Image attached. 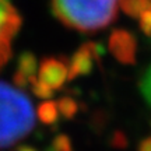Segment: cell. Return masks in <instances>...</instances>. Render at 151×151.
Here are the masks:
<instances>
[{
    "instance_id": "11",
    "label": "cell",
    "mask_w": 151,
    "mask_h": 151,
    "mask_svg": "<svg viewBox=\"0 0 151 151\" xmlns=\"http://www.w3.org/2000/svg\"><path fill=\"white\" fill-rule=\"evenodd\" d=\"M140 27L147 35H151V10L144 11L140 16Z\"/></svg>"
},
{
    "instance_id": "2",
    "label": "cell",
    "mask_w": 151,
    "mask_h": 151,
    "mask_svg": "<svg viewBox=\"0 0 151 151\" xmlns=\"http://www.w3.org/2000/svg\"><path fill=\"white\" fill-rule=\"evenodd\" d=\"M119 0H53L56 17L78 31H97L106 27L118 11Z\"/></svg>"
},
{
    "instance_id": "7",
    "label": "cell",
    "mask_w": 151,
    "mask_h": 151,
    "mask_svg": "<svg viewBox=\"0 0 151 151\" xmlns=\"http://www.w3.org/2000/svg\"><path fill=\"white\" fill-rule=\"evenodd\" d=\"M122 7L130 16H141L148 10V0H123Z\"/></svg>"
},
{
    "instance_id": "3",
    "label": "cell",
    "mask_w": 151,
    "mask_h": 151,
    "mask_svg": "<svg viewBox=\"0 0 151 151\" xmlns=\"http://www.w3.org/2000/svg\"><path fill=\"white\" fill-rule=\"evenodd\" d=\"M21 25V18L10 0H0V67L11 53V45Z\"/></svg>"
},
{
    "instance_id": "1",
    "label": "cell",
    "mask_w": 151,
    "mask_h": 151,
    "mask_svg": "<svg viewBox=\"0 0 151 151\" xmlns=\"http://www.w3.org/2000/svg\"><path fill=\"white\" fill-rule=\"evenodd\" d=\"M35 126V111L29 98L18 88L0 81V148L27 137Z\"/></svg>"
},
{
    "instance_id": "12",
    "label": "cell",
    "mask_w": 151,
    "mask_h": 151,
    "mask_svg": "<svg viewBox=\"0 0 151 151\" xmlns=\"http://www.w3.org/2000/svg\"><path fill=\"white\" fill-rule=\"evenodd\" d=\"M139 151H151V137H147V139L140 141Z\"/></svg>"
},
{
    "instance_id": "4",
    "label": "cell",
    "mask_w": 151,
    "mask_h": 151,
    "mask_svg": "<svg viewBox=\"0 0 151 151\" xmlns=\"http://www.w3.org/2000/svg\"><path fill=\"white\" fill-rule=\"evenodd\" d=\"M113 56L122 63H133L136 59V41L126 31H115L109 38Z\"/></svg>"
},
{
    "instance_id": "5",
    "label": "cell",
    "mask_w": 151,
    "mask_h": 151,
    "mask_svg": "<svg viewBox=\"0 0 151 151\" xmlns=\"http://www.w3.org/2000/svg\"><path fill=\"white\" fill-rule=\"evenodd\" d=\"M66 78H67V69L59 62H49L41 71L42 84H45L50 90L59 88Z\"/></svg>"
},
{
    "instance_id": "13",
    "label": "cell",
    "mask_w": 151,
    "mask_h": 151,
    "mask_svg": "<svg viewBox=\"0 0 151 151\" xmlns=\"http://www.w3.org/2000/svg\"><path fill=\"white\" fill-rule=\"evenodd\" d=\"M115 139L118 140V143H115L116 147H126V140H124V136L122 133H116L115 134Z\"/></svg>"
},
{
    "instance_id": "10",
    "label": "cell",
    "mask_w": 151,
    "mask_h": 151,
    "mask_svg": "<svg viewBox=\"0 0 151 151\" xmlns=\"http://www.w3.org/2000/svg\"><path fill=\"white\" fill-rule=\"evenodd\" d=\"M140 91L143 94L144 99L147 101V104L151 106V66L144 73V76H143V78L140 81Z\"/></svg>"
},
{
    "instance_id": "6",
    "label": "cell",
    "mask_w": 151,
    "mask_h": 151,
    "mask_svg": "<svg viewBox=\"0 0 151 151\" xmlns=\"http://www.w3.org/2000/svg\"><path fill=\"white\" fill-rule=\"evenodd\" d=\"M38 118L39 120L45 124H52L55 123L58 118H59V109L53 102H45L41 104L38 108Z\"/></svg>"
},
{
    "instance_id": "14",
    "label": "cell",
    "mask_w": 151,
    "mask_h": 151,
    "mask_svg": "<svg viewBox=\"0 0 151 151\" xmlns=\"http://www.w3.org/2000/svg\"><path fill=\"white\" fill-rule=\"evenodd\" d=\"M17 151H37V150L31 146H20L17 148Z\"/></svg>"
},
{
    "instance_id": "9",
    "label": "cell",
    "mask_w": 151,
    "mask_h": 151,
    "mask_svg": "<svg viewBox=\"0 0 151 151\" xmlns=\"http://www.w3.org/2000/svg\"><path fill=\"white\" fill-rule=\"evenodd\" d=\"M50 148L53 151H73V144L66 134H59L53 139Z\"/></svg>"
},
{
    "instance_id": "8",
    "label": "cell",
    "mask_w": 151,
    "mask_h": 151,
    "mask_svg": "<svg viewBox=\"0 0 151 151\" xmlns=\"http://www.w3.org/2000/svg\"><path fill=\"white\" fill-rule=\"evenodd\" d=\"M58 109L66 119H71L77 112V104L70 98H63L58 104Z\"/></svg>"
}]
</instances>
